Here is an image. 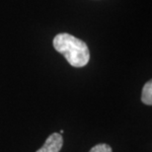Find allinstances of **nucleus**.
Returning <instances> with one entry per match:
<instances>
[{"label":"nucleus","instance_id":"nucleus-3","mask_svg":"<svg viewBox=\"0 0 152 152\" xmlns=\"http://www.w3.org/2000/svg\"><path fill=\"white\" fill-rule=\"evenodd\" d=\"M141 101L145 105L151 106L152 105V82L151 80L147 81L144 84L143 89L141 93Z\"/></svg>","mask_w":152,"mask_h":152},{"label":"nucleus","instance_id":"nucleus-2","mask_svg":"<svg viewBox=\"0 0 152 152\" xmlns=\"http://www.w3.org/2000/svg\"><path fill=\"white\" fill-rule=\"evenodd\" d=\"M63 144L61 134L57 132L51 133L45 140V144L36 152H59Z\"/></svg>","mask_w":152,"mask_h":152},{"label":"nucleus","instance_id":"nucleus-4","mask_svg":"<svg viewBox=\"0 0 152 152\" xmlns=\"http://www.w3.org/2000/svg\"><path fill=\"white\" fill-rule=\"evenodd\" d=\"M89 152H113V150H112V147L109 144L99 143L91 148Z\"/></svg>","mask_w":152,"mask_h":152},{"label":"nucleus","instance_id":"nucleus-1","mask_svg":"<svg viewBox=\"0 0 152 152\" xmlns=\"http://www.w3.org/2000/svg\"><path fill=\"white\" fill-rule=\"evenodd\" d=\"M53 48L63 54L73 67H83L90 60V51L86 42L67 33H60L53 38Z\"/></svg>","mask_w":152,"mask_h":152}]
</instances>
